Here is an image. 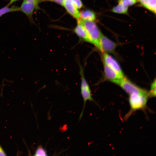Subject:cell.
<instances>
[{"instance_id":"cell-1","label":"cell","mask_w":156,"mask_h":156,"mask_svg":"<svg viewBox=\"0 0 156 156\" xmlns=\"http://www.w3.org/2000/svg\"><path fill=\"white\" fill-rule=\"evenodd\" d=\"M149 97L148 92L144 89L129 95V102L130 109L125 116V119L128 118L133 112L144 109Z\"/></svg>"},{"instance_id":"cell-2","label":"cell","mask_w":156,"mask_h":156,"mask_svg":"<svg viewBox=\"0 0 156 156\" xmlns=\"http://www.w3.org/2000/svg\"><path fill=\"white\" fill-rule=\"evenodd\" d=\"M77 22L85 28L88 35L90 43L94 44L99 50L100 47V40L102 34L97 25L94 21L77 19Z\"/></svg>"},{"instance_id":"cell-3","label":"cell","mask_w":156,"mask_h":156,"mask_svg":"<svg viewBox=\"0 0 156 156\" xmlns=\"http://www.w3.org/2000/svg\"><path fill=\"white\" fill-rule=\"evenodd\" d=\"M78 64L79 68V73L81 77V93L84 101L83 109L79 116V120H80L83 116L86 102L88 100L94 101L92 96L90 87L84 75V69L79 61Z\"/></svg>"},{"instance_id":"cell-4","label":"cell","mask_w":156,"mask_h":156,"mask_svg":"<svg viewBox=\"0 0 156 156\" xmlns=\"http://www.w3.org/2000/svg\"><path fill=\"white\" fill-rule=\"evenodd\" d=\"M111 82L118 85L129 95L134 92H140L144 90L133 84L124 77L114 80Z\"/></svg>"},{"instance_id":"cell-5","label":"cell","mask_w":156,"mask_h":156,"mask_svg":"<svg viewBox=\"0 0 156 156\" xmlns=\"http://www.w3.org/2000/svg\"><path fill=\"white\" fill-rule=\"evenodd\" d=\"M117 44L102 34L100 40L99 50L102 52L114 53Z\"/></svg>"},{"instance_id":"cell-6","label":"cell","mask_w":156,"mask_h":156,"mask_svg":"<svg viewBox=\"0 0 156 156\" xmlns=\"http://www.w3.org/2000/svg\"><path fill=\"white\" fill-rule=\"evenodd\" d=\"M103 63L107 65L122 77H124L122 70L117 60L107 53L102 52Z\"/></svg>"},{"instance_id":"cell-7","label":"cell","mask_w":156,"mask_h":156,"mask_svg":"<svg viewBox=\"0 0 156 156\" xmlns=\"http://www.w3.org/2000/svg\"><path fill=\"white\" fill-rule=\"evenodd\" d=\"M39 4L38 3L27 2L24 0L20 7V11L25 14L29 21L32 22L33 13L35 10L38 9Z\"/></svg>"},{"instance_id":"cell-8","label":"cell","mask_w":156,"mask_h":156,"mask_svg":"<svg viewBox=\"0 0 156 156\" xmlns=\"http://www.w3.org/2000/svg\"><path fill=\"white\" fill-rule=\"evenodd\" d=\"M67 12L76 19L80 18V12L76 7L72 0H64L63 5Z\"/></svg>"},{"instance_id":"cell-9","label":"cell","mask_w":156,"mask_h":156,"mask_svg":"<svg viewBox=\"0 0 156 156\" xmlns=\"http://www.w3.org/2000/svg\"><path fill=\"white\" fill-rule=\"evenodd\" d=\"M103 64L104 75L106 79L112 81L123 77L107 65L104 63Z\"/></svg>"},{"instance_id":"cell-10","label":"cell","mask_w":156,"mask_h":156,"mask_svg":"<svg viewBox=\"0 0 156 156\" xmlns=\"http://www.w3.org/2000/svg\"><path fill=\"white\" fill-rule=\"evenodd\" d=\"M77 22V25L74 30L75 33L82 40L90 43L89 38L85 29L81 24Z\"/></svg>"},{"instance_id":"cell-11","label":"cell","mask_w":156,"mask_h":156,"mask_svg":"<svg viewBox=\"0 0 156 156\" xmlns=\"http://www.w3.org/2000/svg\"><path fill=\"white\" fill-rule=\"evenodd\" d=\"M95 18V14L92 10H86L80 12L79 19L83 20L94 21Z\"/></svg>"},{"instance_id":"cell-12","label":"cell","mask_w":156,"mask_h":156,"mask_svg":"<svg viewBox=\"0 0 156 156\" xmlns=\"http://www.w3.org/2000/svg\"><path fill=\"white\" fill-rule=\"evenodd\" d=\"M138 0L145 8L155 14L156 0Z\"/></svg>"},{"instance_id":"cell-13","label":"cell","mask_w":156,"mask_h":156,"mask_svg":"<svg viewBox=\"0 0 156 156\" xmlns=\"http://www.w3.org/2000/svg\"><path fill=\"white\" fill-rule=\"evenodd\" d=\"M112 11L115 13L126 14L128 12V7L122 4L118 3V5L113 8Z\"/></svg>"},{"instance_id":"cell-14","label":"cell","mask_w":156,"mask_h":156,"mask_svg":"<svg viewBox=\"0 0 156 156\" xmlns=\"http://www.w3.org/2000/svg\"><path fill=\"white\" fill-rule=\"evenodd\" d=\"M20 11V7L15 5L10 7L6 5L0 9V17L3 14L10 12Z\"/></svg>"},{"instance_id":"cell-15","label":"cell","mask_w":156,"mask_h":156,"mask_svg":"<svg viewBox=\"0 0 156 156\" xmlns=\"http://www.w3.org/2000/svg\"><path fill=\"white\" fill-rule=\"evenodd\" d=\"M34 156H47L46 150L41 145H39L36 148L34 155Z\"/></svg>"},{"instance_id":"cell-16","label":"cell","mask_w":156,"mask_h":156,"mask_svg":"<svg viewBox=\"0 0 156 156\" xmlns=\"http://www.w3.org/2000/svg\"><path fill=\"white\" fill-rule=\"evenodd\" d=\"M149 97L156 96V80L155 79L151 84L150 91L148 92Z\"/></svg>"},{"instance_id":"cell-17","label":"cell","mask_w":156,"mask_h":156,"mask_svg":"<svg viewBox=\"0 0 156 156\" xmlns=\"http://www.w3.org/2000/svg\"><path fill=\"white\" fill-rule=\"evenodd\" d=\"M137 0H118V3H121L128 7L135 4Z\"/></svg>"},{"instance_id":"cell-18","label":"cell","mask_w":156,"mask_h":156,"mask_svg":"<svg viewBox=\"0 0 156 156\" xmlns=\"http://www.w3.org/2000/svg\"><path fill=\"white\" fill-rule=\"evenodd\" d=\"M77 8L79 9L83 6V4L81 0H72Z\"/></svg>"},{"instance_id":"cell-19","label":"cell","mask_w":156,"mask_h":156,"mask_svg":"<svg viewBox=\"0 0 156 156\" xmlns=\"http://www.w3.org/2000/svg\"><path fill=\"white\" fill-rule=\"evenodd\" d=\"M46 1L54 2L62 6L64 0H46Z\"/></svg>"},{"instance_id":"cell-20","label":"cell","mask_w":156,"mask_h":156,"mask_svg":"<svg viewBox=\"0 0 156 156\" xmlns=\"http://www.w3.org/2000/svg\"><path fill=\"white\" fill-rule=\"evenodd\" d=\"M6 153L0 145V156H6Z\"/></svg>"},{"instance_id":"cell-21","label":"cell","mask_w":156,"mask_h":156,"mask_svg":"<svg viewBox=\"0 0 156 156\" xmlns=\"http://www.w3.org/2000/svg\"><path fill=\"white\" fill-rule=\"evenodd\" d=\"M21 0H10L9 3L6 5L8 6H10V5L12 4L13 3L17 1Z\"/></svg>"}]
</instances>
